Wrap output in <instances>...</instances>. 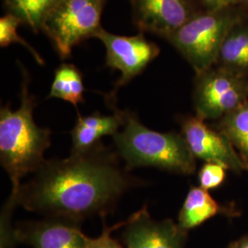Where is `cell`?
<instances>
[{
	"instance_id": "6da1fadb",
	"label": "cell",
	"mask_w": 248,
	"mask_h": 248,
	"mask_svg": "<svg viewBox=\"0 0 248 248\" xmlns=\"http://www.w3.org/2000/svg\"><path fill=\"white\" fill-rule=\"evenodd\" d=\"M117 155L98 142L64 159L45 160L34 177L19 187L16 204L46 218L78 224L93 216L104 219L134 184Z\"/></svg>"
},
{
	"instance_id": "7a4b0ae2",
	"label": "cell",
	"mask_w": 248,
	"mask_h": 248,
	"mask_svg": "<svg viewBox=\"0 0 248 248\" xmlns=\"http://www.w3.org/2000/svg\"><path fill=\"white\" fill-rule=\"evenodd\" d=\"M29 79L24 73L20 106L12 110L9 105L0 111V160L9 174L12 190L1 214V240L13 238L11 216L16 207L20 180L36 172L44 164L45 151L51 145V131L39 127L33 119L34 98L29 93Z\"/></svg>"
},
{
	"instance_id": "3957f363",
	"label": "cell",
	"mask_w": 248,
	"mask_h": 248,
	"mask_svg": "<svg viewBox=\"0 0 248 248\" xmlns=\"http://www.w3.org/2000/svg\"><path fill=\"white\" fill-rule=\"evenodd\" d=\"M121 112L123 130L112 138L117 154L125 162L126 169L155 167L184 175L195 172L196 158L181 133L153 131L132 112Z\"/></svg>"
},
{
	"instance_id": "277c9868",
	"label": "cell",
	"mask_w": 248,
	"mask_h": 248,
	"mask_svg": "<svg viewBox=\"0 0 248 248\" xmlns=\"http://www.w3.org/2000/svg\"><path fill=\"white\" fill-rule=\"evenodd\" d=\"M242 19V13L235 7L203 10L166 40L198 75L216 64L225 38Z\"/></svg>"
},
{
	"instance_id": "5b68a950",
	"label": "cell",
	"mask_w": 248,
	"mask_h": 248,
	"mask_svg": "<svg viewBox=\"0 0 248 248\" xmlns=\"http://www.w3.org/2000/svg\"><path fill=\"white\" fill-rule=\"evenodd\" d=\"M107 0H57L46 15L42 31L62 59L82 41L95 37L102 28L101 15Z\"/></svg>"
},
{
	"instance_id": "8992f818",
	"label": "cell",
	"mask_w": 248,
	"mask_h": 248,
	"mask_svg": "<svg viewBox=\"0 0 248 248\" xmlns=\"http://www.w3.org/2000/svg\"><path fill=\"white\" fill-rule=\"evenodd\" d=\"M193 100L196 116L221 120L248 101V78L214 65L196 75Z\"/></svg>"
},
{
	"instance_id": "52a82bcc",
	"label": "cell",
	"mask_w": 248,
	"mask_h": 248,
	"mask_svg": "<svg viewBox=\"0 0 248 248\" xmlns=\"http://www.w3.org/2000/svg\"><path fill=\"white\" fill-rule=\"evenodd\" d=\"M106 48L107 66L122 73L115 90L140 75L160 53V48L140 33L135 36L112 34L101 28L95 35Z\"/></svg>"
},
{
	"instance_id": "ba28073f",
	"label": "cell",
	"mask_w": 248,
	"mask_h": 248,
	"mask_svg": "<svg viewBox=\"0 0 248 248\" xmlns=\"http://www.w3.org/2000/svg\"><path fill=\"white\" fill-rule=\"evenodd\" d=\"M134 25L165 39L203 11L197 0H129Z\"/></svg>"
},
{
	"instance_id": "9c48e42d",
	"label": "cell",
	"mask_w": 248,
	"mask_h": 248,
	"mask_svg": "<svg viewBox=\"0 0 248 248\" xmlns=\"http://www.w3.org/2000/svg\"><path fill=\"white\" fill-rule=\"evenodd\" d=\"M181 134L193 156L205 163L221 165L227 170L240 173L247 170L229 138L217 129H213L197 116L182 120Z\"/></svg>"
},
{
	"instance_id": "30bf717a",
	"label": "cell",
	"mask_w": 248,
	"mask_h": 248,
	"mask_svg": "<svg viewBox=\"0 0 248 248\" xmlns=\"http://www.w3.org/2000/svg\"><path fill=\"white\" fill-rule=\"evenodd\" d=\"M124 227L126 248H184L187 237V232L172 220H154L146 206L133 213Z\"/></svg>"
},
{
	"instance_id": "8fae6325",
	"label": "cell",
	"mask_w": 248,
	"mask_h": 248,
	"mask_svg": "<svg viewBox=\"0 0 248 248\" xmlns=\"http://www.w3.org/2000/svg\"><path fill=\"white\" fill-rule=\"evenodd\" d=\"M14 234L17 244L33 248H87L89 238L78 223L56 218L21 222Z\"/></svg>"
},
{
	"instance_id": "7c38bea8",
	"label": "cell",
	"mask_w": 248,
	"mask_h": 248,
	"mask_svg": "<svg viewBox=\"0 0 248 248\" xmlns=\"http://www.w3.org/2000/svg\"><path fill=\"white\" fill-rule=\"evenodd\" d=\"M113 115H102L95 112L91 115L78 116L71 132V152L89 150L100 142L106 135H114L124 124L121 110L115 108Z\"/></svg>"
},
{
	"instance_id": "4fadbf2b",
	"label": "cell",
	"mask_w": 248,
	"mask_h": 248,
	"mask_svg": "<svg viewBox=\"0 0 248 248\" xmlns=\"http://www.w3.org/2000/svg\"><path fill=\"white\" fill-rule=\"evenodd\" d=\"M215 65L248 78V22L242 19L231 30L222 44Z\"/></svg>"
},
{
	"instance_id": "5bb4252c",
	"label": "cell",
	"mask_w": 248,
	"mask_h": 248,
	"mask_svg": "<svg viewBox=\"0 0 248 248\" xmlns=\"http://www.w3.org/2000/svg\"><path fill=\"white\" fill-rule=\"evenodd\" d=\"M219 213H224V210L208 190L201 186H192L179 212L177 224L188 232Z\"/></svg>"
},
{
	"instance_id": "9a60e30c",
	"label": "cell",
	"mask_w": 248,
	"mask_h": 248,
	"mask_svg": "<svg viewBox=\"0 0 248 248\" xmlns=\"http://www.w3.org/2000/svg\"><path fill=\"white\" fill-rule=\"evenodd\" d=\"M84 84L81 72L70 63H62L54 73L48 98H61L78 107L85 101Z\"/></svg>"
},
{
	"instance_id": "2e32d148",
	"label": "cell",
	"mask_w": 248,
	"mask_h": 248,
	"mask_svg": "<svg viewBox=\"0 0 248 248\" xmlns=\"http://www.w3.org/2000/svg\"><path fill=\"white\" fill-rule=\"evenodd\" d=\"M218 131L224 133L248 168V101L219 120Z\"/></svg>"
},
{
	"instance_id": "e0dca14e",
	"label": "cell",
	"mask_w": 248,
	"mask_h": 248,
	"mask_svg": "<svg viewBox=\"0 0 248 248\" xmlns=\"http://www.w3.org/2000/svg\"><path fill=\"white\" fill-rule=\"evenodd\" d=\"M57 0H3L4 6L34 32L42 30L46 15Z\"/></svg>"
},
{
	"instance_id": "ac0fdd59",
	"label": "cell",
	"mask_w": 248,
	"mask_h": 248,
	"mask_svg": "<svg viewBox=\"0 0 248 248\" xmlns=\"http://www.w3.org/2000/svg\"><path fill=\"white\" fill-rule=\"evenodd\" d=\"M22 23V21L16 16L8 13L4 17L0 18V45L1 47H6L13 43H17L19 45L25 46L27 49L32 53L36 61L40 64H44V60L41 55L37 53L34 48L28 45L26 41H24L17 32L18 27Z\"/></svg>"
},
{
	"instance_id": "d6986e66",
	"label": "cell",
	"mask_w": 248,
	"mask_h": 248,
	"mask_svg": "<svg viewBox=\"0 0 248 248\" xmlns=\"http://www.w3.org/2000/svg\"><path fill=\"white\" fill-rule=\"evenodd\" d=\"M226 170L221 165L205 163L199 172L200 186L209 190L221 186L226 177Z\"/></svg>"
},
{
	"instance_id": "ffe728a7",
	"label": "cell",
	"mask_w": 248,
	"mask_h": 248,
	"mask_svg": "<svg viewBox=\"0 0 248 248\" xmlns=\"http://www.w3.org/2000/svg\"><path fill=\"white\" fill-rule=\"evenodd\" d=\"M126 223L125 222H120L111 227L104 226V229L102 231L101 234L97 238H88V246L87 248H124V247L111 236V232L113 231L124 226Z\"/></svg>"
},
{
	"instance_id": "44dd1931",
	"label": "cell",
	"mask_w": 248,
	"mask_h": 248,
	"mask_svg": "<svg viewBox=\"0 0 248 248\" xmlns=\"http://www.w3.org/2000/svg\"><path fill=\"white\" fill-rule=\"evenodd\" d=\"M206 11H217L221 9H227L232 6V0H197Z\"/></svg>"
},
{
	"instance_id": "7402d4cb",
	"label": "cell",
	"mask_w": 248,
	"mask_h": 248,
	"mask_svg": "<svg viewBox=\"0 0 248 248\" xmlns=\"http://www.w3.org/2000/svg\"><path fill=\"white\" fill-rule=\"evenodd\" d=\"M227 248H248V235L242 236L238 239L232 241Z\"/></svg>"
},
{
	"instance_id": "603a6c76",
	"label": "cell",
	"mask_w": 248,
	"mask_h": 248,
	"mask_svg": "<svg viewBox=\"0 0 248 248\" xmlns=\"http://www.w3.org/2000/svg\"><path fill=\"white\" fill-rule=\"evenodd\" d=\"M232 6H243L248 9V0H232Z\"/></svg>"
},
{
	"instance_id": "cb8c5ba5",
	"label": "cell",
	"mask_w": 248,
	"mask_h": 248,
	"mask_svg": "<svg viewBox=\"0 0 248 248\" xmlns=\"http://www.w3.org/2000/svg\"><path fill=\"white\" fill-rule=\"evenodd\" d=\"M247 170H248V169H247Z\"/></svg>"
}]
</instances>
